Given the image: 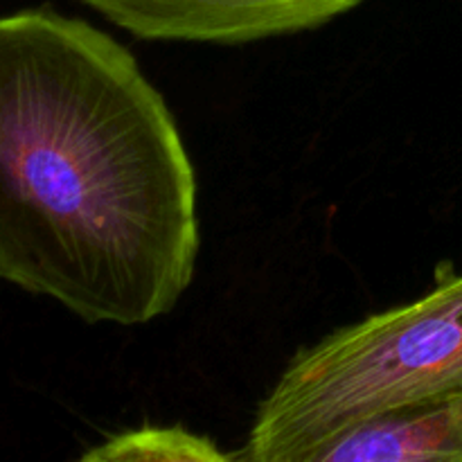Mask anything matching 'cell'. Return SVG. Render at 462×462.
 Segmentation results:
<instances>
[{
    "label": "cell",
    "instance_id": "277c9868",
    "mask_svg": "<svg viewBox=\"0 0 462 462\" xmlns=\"http://www.w3.org/2000/svg\"><path fill=\"white\" fill-rule=\"evenodd\" d=\"M310 462H462V397L377 415L325 442Z\"/></svg>",
    "mask_w": 462,
    "mask_h": 462
},
{
    "label": "cell",
    "instance_id": "5b68a950",
    "mask_svg": "<svg viewBox=\"0 0 462 462\" xmlns=\"http://www.w3.org/2000/svg\"><path fill=\"white\" fill-rule=\"evenodd\" d=\"M84 462H224V454L210 438L183 427H140L108 438L81 456Z\"/></svg>",
    "mask_w": 462,
    "mask_h": 462
},
{
    "label": "cell",
    "instance_id": "3957f363",
    "mask_svg": "<svg viewBox=\"0 0 462 462\" xmlns=\"http://www.w3.org/2000/svg\"><path fill=\"white\" fill-rule=\"evenodd\" d=\"M364 0H88L113 25L147 41L239 45L314 30Z\"/></svg>",
    "mask_w": 462,
    "mask_h": 462
},
{
    "label": "cell",
    "instance_id": "7a4b0ae2",
    "mask_svg": "<svg viewBox=\"0 0 462 462\" xmlns=\"http://www.w3.org/2000/svg\"><path fill=\"white\" fill-rule=\"evenodd\" d=\"M462 397V273L442 264L418 300L373 314L298 352L260 402L233 460L310 462L377 415Z\"/></svg>",
    "mask_w": 462,
    "mask_h": 462
},
{
    "label": "cell",
    "instance_id": "6da1fadb",
    "mask_svg": "<svg viewBox=\"0 0 462 462\" xmlns=\"http://www.w3.org/2000/svg\"><path fill=\"white\" fill-rule=\"evenodd\" d=\"M199 242L197 174L134 54L50 7L0 16V280L144 325L179 305Z\"/></svg>",
    "mask_w": 462,
    "mask_h": 462
},
{
    "label": "cell",
    "instance_id": "8992f818",
    "mask_svg": "<svg viewBox=\"0 0 462 462\" xmlns=\"http://www.w3.org/2000/svg\"><path fill=\"white\" fill-rule=\"evenodd\" d=\"M81 3H84V5H86V3H88V0H81Z\"/></svg>",
    "mask_w": 462,
    "mask_h": 462
}]
</instances>
